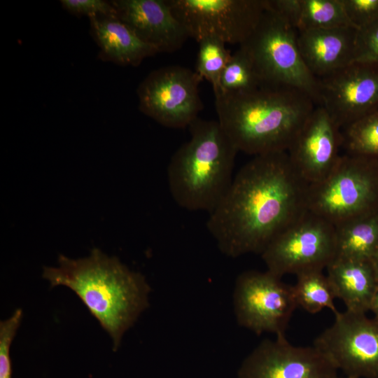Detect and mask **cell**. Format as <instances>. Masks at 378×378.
Returning <instances> with one entry per match:
<instances>
[{"mask_svg": "<svg viewBox=\"0 0 378 378\" xmlns=\"http://www.w3.org/2000/svg\"><path fill=\"white\" fill-rule=\"evenodd\" d=\"M301 3L297 31L354 27L347 18L342 0H301Z\"/></svg>", "mask_w": 378, "mask_h": 378, "instance_id": "21", "label": "cell"}, {"mask_svg": "<svg viewBox=\"0 0 378 378\" xmlns=\"http://www.w3.org/2000/svg\"><path fill=\"white\" fill-rule=\"evenodd\" d=\"M307 209L335 227L378 211V158L341 155L326 178L309 185Z\"/></svg>", "mask_w": 378, "mask_h": 378, "instance_id": "5", "label": "cell"}, {"mask_svg": "<svg viewBox=\"0 0 378 378\" xmlns=\"http://www.w3.org/2000/svg\"><path fill=\"white\" fill-rule=\"evenodd\" d=\"M372 262L374 266V268L377 271V275H378V249L374 253V256L372 258Z\"/></svg>", "mask_w": 378, "mask_h": 378, "instance_id": "31", "label": "cell"}, {"mask_svg": "<svg viewBox=\"0 0 378 378\" xmlns=\"http://www.w3.org/2000/svg\"><path fill=\"white\" fill-rule=\"evenodd\" d=\"M335 378H340V377H335ZM345 378H353V377H346Z\"/></svg>", "mask_w": 378, "mask_h": 378, "instance_id": "32", "label": "cell"}, {"mask_svg": "<svg viewBox=\"0 0 378 378\" xmlns=\"http://www.w3.org/2000/svg\"><path fill=\"white\" fill-rule=\"evenodd\" d=\"M342 133L347 153L378 158V111L348 125Z\"/></svg>", "mask_w": 378, "mask_h": 378, "instance_id": "23", "label": "cell"}, {"mask_svg": "<svg viewBox=\"0 0 378 378\" xmlns=\"http://www.w3.org/2000/svg\"><path fill=\"white\" fill-rule=\"evenodd\" d=\"M338 370L353 378H378V322L345 310L313 344Z\"/></svg>", "mask_w": 378, "mask_h": 378, "instance_id": "11", "label": "cell"}, {"mask_svg": "<svg viewBox=\"0 0 378 378\" xmlns=\"http://www.w3.org/2000/svg\"><path fill=\"white\" fill-rule=\"evenodd\" d=\"M337 370L314 345L296 346L285 335L262 340L242 361L237 378H335Z\"/></svg>", "mask_w": 378, "mask_h": 378, "instance_id": "13", "label": "cell"}, {"mask_svg": "<svg viewBox=\"0 0 378 378\" xmlns=\"http://www.w3.org/2000/svg\"><path fill=\"white\" fill-rule=\"evenodd\" d=\"M336 298L346 310L366 314L378 287V275L371 260L335 258L326 268Z\"/></svg>", "mask_w": 378, "mask_h": 378, "instance_id": "17", "label": "cell"}, {"mask_svg": "<svg viewBox=\"0 0 378 378\" xmlns=\"http://www.w3.org/2000/svg\"><path fill=\"white\" fill-rule=\"evenodd\" d=\"M237 323L257 335H285L298 307L293 286L268 270H248L237 278L232 295Z\"/></svg>", "mask_w": 378, "mask_h": 378, "instance_id": "9", "label": "cell"}, {"mask_svg": "<svg viewBox=\"0 0 378 378\" xmlns=\"http://www.w3.org/2000/svg\"><path fill=\"white\" fill-rule=\"evenodd\" d=\"M62 8L77 16L117 17L111 1L104 0H60Z\"/></svg>", "mask_w": 378, "mask_h": 378, "instance_id": "28", "label": "cell"}, {"mask_svg": "<svg viewBox=\"0 0 378 378\" xmlns=\"http://www.w3.org/2000/svg\"><path fill=\"white\" fill-rule=\"evenodd\" d=\"M239 46L250 55L262 85L298 89L320 105L319 79L302 57L297 29L267 5L251 35Z\"/></svg>", "mask_w": 378, "mask_h": 378, "instance_id": "6", "label": "cell"}, {"mask_svg": "<svg viewBox=\"0 0 378 378\" xmlns=\"http://www.w3.org/2000/svg\"><path fill=\"white\" fill-rule=\"evenodd\" d=\"M262 85L253 61L241 46L231 55L226 64L214 94L240 93L255 90Z\"/></svg>", "mask_w": 378, "mask_h": 378, "instance_id": "22", "label": "cell"}, {"mask_svg": "<svg viewBox=\"0 0 378 378\" xmlns=\"http://www.w3.org/2000/svg\"><path fill=\"white\" fill-rule=\"evenodd\" d=\"M335 228V258L372 260L378 249V211Z\"/></svg>", "mask_w": 378, "mask_h": 378, "instance_id": "19", "label": "cell"}, {"mask_svg": "<svg viewBox=\"0 0 378 378\" xmlns=\"http://www.w3.org/2000/svg\"><path fill=\"white\" fill-rule=\"evenodd\" d=\"M341 129L322 106H316L287 150L290 161L309 184L323 181L341 155Z\"/></svg>", "mask_w": 378, "mask_h": 378, "instance_id": "14", "label": "cell"}, {"mask_svg": "<svg viewBox=\"0 0 378 378\" xmlns=\"http://www.w3.org/2000/svg\"><path fill=\"white\" fill-rule=\"evenodd\" d=\"M370 311L372 312L373 318L378 322V287L373 296Z\"/></svg>", "mask_w": 378, "mask_h": 378, "instance_id": "30", "label": "cell"}, {"mask_svg": "<svg viewBox=\"0 0 378 378\" xmlns=\"http://www.w3.org/2000/svg\"><path fill=\"white\" fill-rule=\"evenodd\" d=\"M214 95L220 125L238 151L253 156L287 152L316 107L307 94L288 86Z\"/></svg>", "mask_w": 378, "mask_h": 378, "instance_id": "3", "label": "cell"}, {"mask_svg": "<svg viewBox=\"0 0 378 378\" xmlns=\"http://www.w3.org/2000/svg\"><path fill=\"white\" fill-rule=\"evenodd\" d=\"M296 276L293 290L298 307L312 314L325 308L334 314L338 312L334 304L336 297L333 288L322 270L309 271Z\"/></svg>", "mask_w": 378, "mask_h": 378, "instance_id": "20", "label": "cell"}, {"mask_svg": "<svg viewBox=\"0 0 378 378\" xmlns=\"http://www.w3.org/2000/svg\"><path fill=\"white\" fill-rule=\"evenodd\" d=\"M335 255V227L308 209L261 253L267 270L281 278L286 274L323 271Z\"/></svg>", "mask_w": 378, "mask_h": 378, "instance_id": "7", "label": "cell"}, {"mask_svg": "<svg viewBox=\"0 0 378 378\" xmlns=\"http://www.w3.org/2000/svg\"><path fill=\"white\" fill-rule=\"evenodd\" d=\"M58 265L44 267L43 278L51 287L74 291L110 335L116 351L124 334L149 307L150 287L144 276L96 248L83 258L59 255Z\"/></svg>", "mask_w": 378, "mask_h": 378, "instance_id": "2", "label": "cell"}, {"mask_svg": "<svg viewBox=\"0 0 378 378\" xmlns=\"http://www.w3.org/2000/svg\"><path fill=\"white\" fill-rule=\"evenodd\" d=\"M231 55L225 43L217 38H206L199 42L195 71L211 84L214 92L219 88L222 72Z\"/></svg>", "mask_w": 378, "mask_h": 378, "instance_id": "24", "label": "cell"}, {"mask_svg": "<svg viewBox=\"0 0 378 378\" xmlns=\"http://www.w3.org/2000/svg\"><path fill=\"white\" fill-rule=\"evenodd\" d=\"M22 318V309H17L11 316L0 321V378H12L10 349Z\"/></svg>", "mask_w": 378, "mask_h": 378, "instance_id": "25", "label": "cell"}, {"mask_svg": "<svg viewBox=\"0 0 378 378\" xmlns=\"http://www.w3.org/2000/svg\"><path fill=\"white\" fill-rule=\"evenodd\" d=\"M318 79L319 106L340 129L378 111V64L354 62Z\"/></svg>", "mask_w": 378, "mask_h": 378, "instance_id": "12", "label": "cell"}, {"mask_svg": "<svg viewBox=\"0 0 378 378\" xmlns=\"http://www.w3.org/2000/svg\"><path fill=\"white\" fill-rule=\"evenodd\" d=\"M354 62L378 64V21L356 29Z\"/></svg>", "mask_w": 378, "mask_h": 378, "instance_id": "26", "label": "cell"}, {"mask_svg": "<svg viewBox=\"0 0 378 378\" xmlns=\"http://www.w3.org/2000/svg\"><path fill=\"white\" fill-rule=\"evenodd\" d=\"M267 8L288 22L296 29L301 11V0H266Z\"/></svg>", "mask_w": 378, "mask_h": 378, "instance_id": "29", "label": "cell"}, {"mask_svg": "<svg viewBox=\"0 0 378 378\" xmlns=\"http://www.w3.org/2000/svg\"><path fill=\"white\" fill-rule=\"evenodd\" d=\"M356 35L352 27L300 30L298 44L309 70L321 78L354 62Z\"/></svg>", "mask_w": 378, "mask_h": 378, "instance_id": "16", "label": "cell"}, {"mask_svg": "<svg viewBox=\"0 0 378 378\" xmlns=\"http://www.w3.org/2000/svg\"><path fill=\"white\" fill-rule=\"evenodd\" d=\"M90 33L100 48L99 57L119 65L138 66L158 50L141 41L117 17L89 18Z\"/></svg>", "mask_w": 378, "mask_h": 378, "instance_id": "18", "label": "cell"}, {"mask_svg": "<svg viewBox=\"0 0 378 378\" xmlns=\"http://www.w3.org/2000/svg\"><path fill=\"white\" fill-rule=\"evenodd\" d=\"M189 38L241 45L266 10V0H167Z\"/></svg>", "mask_w": 378, "mask_h": 378, "instance_id": "8", "label": "cell"}, {"mask_svg": "<svg viewBox=\"0 0 378 378\" xmlns=\"http://www.w3.org/2000/svg\"><path fill=\"white\" fill-rule=\"evenodd\" d=\"M188 127L190 139L168 165L169 191L181 208L210 213L232 183L239 151L218 120L198 118Z\"/></svg>", "mask_w": 378, "mask_h": 378, "instance_id": "4", "label": "cell"}, {"mask_svg": "<svg viewBox=\"0 0 378 378\" xmlns=\"http://www.w3.org/2000/svg\"><path fill=\"white\" fill-rule=\"evenodd\" d=\"M117 18L158 52H173L189 38L167 0L111 1Z\"/></svg>", "mask_w": 378, "mask_h": 378, "instance_id": "15", "label": "cell"}, {"mask_svg": "<svg viewBox=\"0 0 378 378\" xmlns=\"http://www.w3.org/2000/svg\"><path fill=\"white\" fill-rule=\"evenodd\" d=\"M347 18L356 29L378 21V0H342Z\"/></svg>", "mask_w": 378, "mask_h": 378, "instance_id": "27", "label": "cell"}, {"mask_svg": "<svg viewBox=\"0 0 378 378\" xmlns=\"http://www.w3.org/2000/svg\"><path fill=\"white\" fill-rule=\"evenodd\" d=\"M308 188L287 152L254 156L209 213L206 227L228 257L261 254L308 209Z\"/></svg>", "mask_w": 378, "mask_h": 378, "instance_id": "1", "label": "cell"}, {"mask_svg": "<svg viewBox=\"0 0 378 378\" xmlns=\"http://www.w3.org/2000/svg\"><path fill=\"white\" fill-rule=\"evenodd\" d=\"M202 80L195 71L178 65L154 70L137 88L139 110L164 127H189L203 108Z\"/></svg>", "mask_w": 378, "mask_h": 378, "instance_id": "10", "label": "cell"}]
</instances>
